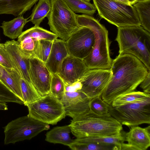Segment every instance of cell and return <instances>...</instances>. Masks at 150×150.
I'll list each match as a JSON object with an SVG mask.
<instances>
[{
	"mask_svg": "<svg viewBox=\"0 0 150 150\" xmlns=\"http://www.w3.org/2000/svg\"><path fill=\"white\" fill-rule=\"evenodd\" d=\"M110 69L111 76L101 95L109 105L119 96L134 91L149 71L139 59L127 54H119L112 61Z\"/></svg>",
	"mask_w": 150,
	"mask_h": 150,
	"instance_id": "6da1fadb",
	"label": "cell"
},
{
	"mask_svg": "<svg viewBox=\"0 0 150 150\" xmlns=\"http://www.w3.org/2000/svg\"><path fill=\"white\" fill-rule=\"evenodd\" d=\"M76 18L80 27L90 28L95 35L93 48L88 55L83 59L88 69H110L112 60L110 57L107 30L91 16L77 14Z\"/></svg>",
	"mask_w": 150,
	"mask_h": 150,
	"instance_id": "7a4b0ae2",
	"label": "cell"
},
{
	"mask_svg": "<svg viewBox=\"0 0 150 150\" xmlns=\"http://www.w3.org/2000/svg\"><path fill=\"white\" fill-rule=\"evenodd\" d=\"M76 138L91 136H110L120 133L122 125L109 113L99 115L90 110L72 119L69 125Z\"/></svg>",
	"mask_w": 150,
	"mask_h": 150,
	"instance_id": "3957f363",
	"label": "cell"
},
{
	"mask_svg": "<svg viewBox=\"0 0 150 150\" xmlns=\"http://www.w3.org/2000/svg\"><path fill=\"white\" fill-rule=\"evenodd\" d=\"M119 54H129L139 59L150 71V34L140 26L117 27L115 39Z\"/></svg>",
	"mask_w": 150,
	"mask_h": 150,
	"instance_id": "277c9868",
	"label": "cell"
},
{
	"mask_svg": "<svg viewBox=\"0 0 150 150\" xmlns=\"http://www.w3.org/2000/svg\"><path fill=\"white\" fill-rule=\"evenodd\" d=\"M100 16L117 27L140 26L134 7L116 0H93Z\"/></svg>",
	"mask_w": 150,
	"mask_h": 150,
	"instance_id": "5b68a950",
	"label": "cell"
},
{
	"mask_svg": "<svg viewBox=\"0 0 150 150\" xmlns=\"http://www.w3.org/2000/svg\"><path fill=\"white\" fill-rule=\"evenodd\" d=\"M51 9L47 17L52 32L67 41L80 27L76 15L64 0H50Z\"/></svg>",
	"mask_w": 150,
	"mask_h": 150,
	"instance_id": "8992f818",
	"label": "cell"
},
{
	"mask_svg": "<svg viewBox=\"0 0 150 150\" xmlns=\"http://www.w3.org/2000/svg\"><path fill=\"white\" fill-rule=\"evenodd\" d=\"M49 124L28 115L9 122L4 128V144H8L30 140L41 132L48 130Z\"/></svg>",
	"mask_w": 150,
	"mask_h": 150,
	"instance_id": "52a82bcc",
	"label": "cell"
},
{
	"mask_svg": "<svg viewBox=\"0 0 150 150\" xmlns=\"http://www.w3.org/2000/svg\"><path fill=\"white\" fill-rule=\"evenodd\" d=\"M110 114L122 125L129 127L150 124V97L139 101L113 107L109 105Z\"/></svg>",
	"mask_w": 150,
	"mask_h": 150,
	"instance_id": "ba28073f",
	"label": "cell"
},
{
	"mask_svg": "<svg viewBox=\"0 0 150 150\" xmlns=\"http://www.w3.org/2000/svg\"><path fill=\"white\" fill-rule=\"evenodd\" d=\"M26 106L28 115L49 125H56L66 116L60 100L50 94L41 97Z\"/></svg>",
	"mask_w": 150,
	"mask_h": 150,
	"instance_id": "9c48e42d",
	"label": "cell"
},
{
	"mask_svg": "<svg viewBox=\"0 0 150 150\" xmlns=\"http://www.w3.org/2000/svg\"><path fill=\"white\" fill-rule=\"evenodd\" d=\"M112 75L110 69H88L78 81L81 84L78 91L85 94L91 100L101 96Z\"/></svg>",
	"mask_w": 150,
	"mask_h": 150,
	"instance_id": "30bf717a",
	"label": "cell"
},
{
	"mask_svg": "<svg viewBox=\"0 0 150 150\" xmlns=\"http://www.w3.org/2000/svg\"><path fill=\"white\" fill-rule=\"evenodd\" d=\"M65 41L69 55L83 59L93 50L95 37L90 28L81 26Z\"/></svg>",
	"mask_w": 150,
	"mask_h": 150,
	"instance_id": "8fae6325",
	"label": "cell"
},
{
	"mask_svg": "<svg viewBox=\"0 0 150 150\" xmlns=\"http://www.w3.org/2000/svg\"><path fill=\"white\" fill-rule=\"evenodd\" d=\"M54 33L42 27L34 25L23 32L18 37L20 49L27 57H32L39 41L42 39L54 41L57 38Z\"/></svg>",
	"mask_w": 150,
	"mask_h": 150,
	"instance_id": "7c38bea8",
	"label": "cell"
},
{
	"mask_svg": "<svg viewBox=\"0 0 150 150\" xmlns=\"http://www.w3.org/2000/svg\"><path fill=\"white\" fill-rule=\"evenodd\" d=\"M29 62L32 85L41 96L49 94L52 74L45 63L38 59L30 57Z\"/></svg>",
	"mask_w": 150,
	"mask_h": 150,
	"instance_id": "4fadbf2b",
	"label": "cell"
},
{
	"mask_svg": "<svg viewBox=\"0 0 150 150\" xmlns=\"http://www.w3.org/2000/svg\"><path fill=\"white\" fill-rule=\"evenodd\" d=\"M65 115L76 118L90 110V100L83 93L78 90L65 91L60 100Z\"/></svg>",
	"mask_w": 150,
	"mask_h": 150,
	"instance_id": "5bb4252c",
	"label": "cell"
},
{
	"mask_svg": "<svg viewBox=\"0 0 150 150\" xmlns=\"http://www.w3.org/2000/svg\"><path fill=\"white\" fill-rule=\"evenodd\" d=\"M88 69L83 59L69 55L63 61L58 74L65 84L78 81Z\"/></svg>",
	"mask_w": 150,
	"mask_h": 150,
	"instance_id": "9a60e30c",
	"label": "cell"
},
{
	"mask_svg": "<svg viewBox=\"0 0 150 150\" xmlns=\"http://www.w3.org/2000/svg\"><path fill=\"white\" fill-rule=\"evenodd\" d=\"M125 133V141L122 143L120 150H146L150 146V126L143 128L138 126L131 127Z\"/></svg>",
	"mask_w": 150,
	"mask_h": 150,
	"instance_id": "2e32d148",
	"label": "cell"
},
{
	"mask_svg": "<svg viewBox=\"0 0 150 150\" xmlns=\"http://www.w3.org/2000/svg\"><path fill=\"white\" fill-rule=\"evenodd\" d=\"M4 44L13 63L14 67L17 69L24 79L32 85L30 75L29 58L21 51L18 42L13 40L7 41Z\"/></svg>",
	"mask_w": 150,
	"mask_h": 150,
	"instance_id": "e0dca14e",
	"label": "cell"
},
{
	"mask_svg": "<svg viewBox=\"0 0 150 150\" xmlns=\"http://www.w3.org/2000/svg\"><path fill=\"white\" fill-rule=\"evenodd\" d=\"M69 55L66 41L57 38L53 42L45 64L52 74H58L63 61Z\"/></svg>",
	"mask_w": 150,
	"mask_h": 150,
	"instance_id": "ac0fdd59",
	"label": "cell"
},
{
	"mask_svg": "<svg viewBox=\"0 0 150 150\" xmlns=\"http://www.w3.org/2000/svg\"><path fill=\"white\" fill-rule=\"evenodd\" d=\"M39 0H0V15H22L30 10Z\"/></svg>",
	"mask_w": 150,
	"mask_h": 150,
	"instance_id": "d6986e66",
	"label": "cell"
},
{
	"mask_svg": "<svg viewBox=\"0 0 150 150\" xmlns=\"http://www.w3.org/2000/svg\"><path fill=\"white\" fill-rule=\"evenodd\" d=\"M5 68L11 76L18 82L25 105L26 106L29 104L37 101L42 97L32 84L23 78L19 71L15 67L12 68Z\"/></svg>",
	"mask_w": 150,
	"mask_h": 150,
	"instance_id": "ffe728a7",
	"label": "cell"
},
{
	"mask_svg": "<svg viewBox=\"0 0 150 150\" xmlns=\"http://www.w3.org/2000/svg\"><path fill=\"white\" fill-rule=\"evenodd\" d=\"M71 129L69 125L54 127L48 132L45 140L54 144H60L69 146L73 140L70 136Z\"/></svg>",
	"mask_w": 150,
	"mask_h": 150,
	"instance_id": "44dd1931",
	"label": "cell"
},
{
	"mask_svg": "<svg viewBox=\"0 0 150 150\" xmlns=\"http://www.w3.org/2000/svg\"><path fill=\"white\" fill-rule=\"evenodd\" d=\"M28 18H24L21 15L9 21H3L0 27L4 34L12 39L18 38L23 32L24 26L29 21Z\"/></svg>",
	"mask_w": 150,
	"mask_h": 150,
	"instance_id": "7402d4cb",
	"label": "cell"
},
{
	"mask_svg": "<svg viewBox=\"0 0 150 150\" xmlns=\"http://www.w3.org/2000/svg\"><path fill=\"white\" fill-rule=\"evenodd\" d=\"M51 9L50 0H39L35 4L32 13L28 18L29 21L34 25L39 26L45 18L47 17Z\"/></svg>",
	"mask_w": 150,
	"mask_h": 150,
	"instance_id": "603a6c76",
	"label": "cell"
},
{
	"mask_svg": "<svg viewBox=\"0 0 150 150\" xmlns=\"http://www.w3.org/2000/svg\"><path fill=\"white\" fill-rule=\"evenodd\" d=\"M69 146L73 150H117V147L113 144L85 141L80 138L73 140Z\"/></svg>",
	"mask_w": 150,
	"mask_h": 150,
	"instance_id": "cb8c5ba5",
	"label": "cell"
},
{
	"mask_svg": "<svg viewBox=\"0 0 150 150\" xmlns=\"http://www.w3.org/2000/svg\"><path fill=\"white\" fill-rule=\"evenodd\" d=\"M139 20L141 26L150 32V0L137 1L134 4Z\"/></svg>",
	"mask_w": 150,
	"mask_h": 150,
	"instance_id": "d4e9b609",
	"label": "cell"
},
{
	"mask_svg": "<svg viewBox=\"0 0 150 150\" xmlns=\"http://www.w3.org/2000/svg\"><path fill=\"white\" fill-rule=\"evenodd\" d=\"M0 82L23 101L20 86L18 82L13 78L5 67L0 64Z\"/></svg>",
	"mask_w": 150,
	"mask_h": 150,
	"instance_id": "484cf974",
	"label": "cell"
},
{
	"mask_svg": "<svg viewBox=\"0 0 150 150\" xmlns=\"http://www.w3.org/2000/svg\"><path fill=\"white\" fill-rule=\"evenodd\" d=\"M125 133L121 131L119 134L111 136H91L80 138L85 141L113 144L117 147V150H120L121 144L125 141Z\"/></svg>",
	"mask_w": 150,
	"mask_h": 150,
	"instance_id": "4316f807",
	"label": "cell"
},
{
	"mask_svg": "<svg viewBox=\"0 0 150 150\" xmlns=\"http://www.w3.org/2000/svg\"><path fill=\"white\" fill-rule=\"evenodd\" d=\"M150 97V94L144 92L133 91L120 96L115 99L110 105L113 107L139 101Z\"/></svg>",
	"mask_w": 150,
	"mask_h": 150,
	"instance_id": "83f0119b",
	"label": "cell"
},
{
	"mask_svg": "<svg viewBox=\"0 0 150 150\" xmlns=\"http://www.w3.org/2000/svg\"><path fill=\"white\" fill-rule=\"evenodd\" d=\"M75 13H80L92 16L97 10L94 4L84 0H64Z\"/></svg>",
	"mask_w": 150,
	"mask_h": 150,
	"instance_id": "f1b7e54d",
	"label": "cell"
},
{
	"mask_svg": "<svg viewBox=\"0 0 150 150\" xmlns=\"http://www.w3.org/2000/svg\"><path fill=\"white\" fill-rule=\"evenodd\" d=\"M54 41L47 39L39 40L31 57L36 58L45 63L50 54Z\"/></svg>",
	"mask_w": 150,
	"mask_h": 150,
	"instance_id": "f546056e",
	"label": "cell"
},
{
	"mask_svg": "<svg viewBox=\"0 0 150 150\" xmlns=\"http://www.w3.org/2000/svg\"><path fill=\"white\" fill-rule=\"evenodd\" d=\"M65 91V83L57 73L52 74L50 94L61 100Z\"/></svg>",
	"mask_w": 150,
	"mask_h": 150,
	"instance_id": "4dcf8cb0",
	"label": "cell"
},
{
	"mask_svg": "<svg viewBox=\"0 0 150 150\" xmlns=\"http://www.w3.org/2000/svg\"><path fill=\"white\" fill-rule=\"evenodd\" d=\"M89 105L90 110L96 114L104 115L109 113V105L102 100L101 96L90 100Z\"/></svg>",
	"mask_w": 150,
	"mask_h": 150,
	"instance_id": "1f68e13d",
	"label": "cell"
},
{
	"mask_svg": "<svg viewBox=\"0 0 150 150\" xmlns=\"http://www.w3.org/2000/svg\"><path fill=\"white\" fill-rule=\"evenodd\" d=\"M0 64L4 67H14L13 63L7 52L4 44L0 43Z\"/></svg>",
	"mask_w": 150,
	"mask_h": 150,
	"instance_id": "d6a6232c",
	"label": "cell"
},
{
	"mask_svg": "<svg viewBox=\"0 0 150 150\" xmlns=\"http://www.w3.org/2000/svg\"><path fill=\"white\" fill-rule=\"evenodd\" d=\"M140 87L144 93L150 94V71H149L146 77L140 84Z\"/></svg>",
	"mask_w": 150,
	"mask_h": 150,
	"instance_id": "836d02e7",
	"label": "cell"
},
{
	"mask_svg": "<svg viewBox=\"0 0 150 150\" xmlns=\"http://www.w3.org/2000/svg\"><path fill=\"white\" fill-rule=\"evenodd\" d=\"M6 103L0 102V110H7L8 106Z\"/></svg>",
	"mask_w": 150,
	"mask_h": 150,
	"instance_id": "e575fe53",
	"label": "cell"
},
{
	"mask_svg": "<svg viewBox=\"0 0 150 150\" xmlns=\"http://www.w3.org/2000/svg\"><path fill=\"white\" fill-rule=\"evenodd\" d=\"M119 2L127 5H131L128 0H116Z\"/></svg>",
	"mask_w": 150,
	"mask_h": 150,
	"instance_id": "d590c367",
	"label": "cell"
},
{
	"mask_svg": "<svg viewBox=\"0 0 150 150\" xmlns=\"http://www.w3.org/2000/svg\"><path fill=\"white\" fill-rule=\"evenodd\" d=\"M131 5H132L136 3L138 0H128Z\"/></svg>",
	"mask_w": 150,
	"mask_h": 150,
	"instance_id": "8d00e7d4",
	"label": "cell"
},
{
	"mask_svg": "<svg viewBox=\"0 0 150 150\" xmlns=\"http://www.w3.org/2000/svg\"><path fill=\"white\" fill-rule=\"evenodd\" d=\"M84 0V1H87V2H90V1H91V0Z\"/></svg>",
	"mask_w": 150,
	"mask_h": 150,
	"instance_id": "74e56055",
	"label": "cell"
},
{
	"mask_svg": "<svg viewBox=\"0 0 150 150\" xmlns=\"http://www.w3.org/2000/svg\"><path fill=\"white\" fill-rule=\"evenodd\" d=\"M141 0H138L137 1H141Z\"/></svg>",
	"mask_w": 150,
	"mask_h": 150,
	"instance_id": "f35d334b",
	"label": "cell"
}]
</instances>
